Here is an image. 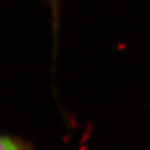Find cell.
<instances>
[{
	"mask_svg": "<svg viewBox=\"0 0 150 150\" xmlns=\"http://www.w3.org/2000/svg\"><path fill=\"white\" fill-rule=\"evenodd\" d=\"M0 150H33V145L19 137L2 136Z\"/></svg>",
	"mask_w": 150,
	"mask_h": 150,
	"instance_id": "1",
	"label": "cell"
},
{
	"mask_svg": "<svg viewBox=\"0 0 150 150\" xmlns=\"http://www.w3.org/2000/svg\"><path fill=\"white\" fill-rule=\"evenodd\" d=\"M51 12V27L54 40H57L59 27V0H48Z\"/></svg>",
	"mask_w": 150,
	"mask_h": 150,
	"instance_id": "2",
	"label": "cell"
}]
</instances>
